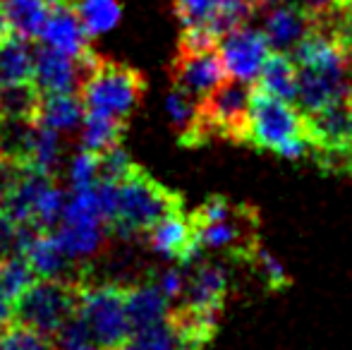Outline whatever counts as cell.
I'll use <instances>...</instances> for the list:
<instances>
[{
	"label": "cell",
	"instance_id": "6da1fadb",
	"mask_svg": "<svg viewBox=\"0 0 352 350\" xmlns=\"http://www.w3.org/2000/svg\"><path fill=\"white\" fill-rule=\"evenodd\" d=\"M250 144L259 151H274L285 159H311L314 142L307 118L295 103L266 94L254 85L250 108Z\"/></svg>",
	"mask_w": 352,
	"mask_h": 350
},
{
	"label": "cell",
	"instance_id": "7a4b0ae2",
	"mask_svg": "<svg viewBox=\"0 0 352 350\" xmlns=\"http://www.w3.org/2000/svg\"><path fill=\"white\" fill-rule=\"evenodd\" d=\"M120 187V219L113 226V235L122 243L140 238L153 223L173 214H182L185 199L180 192L168 190L166 185L146 173L140 164L118 182Z\"/></svg>",
	"mask_w": 352,
	"mask_h": 350
},
{
	"label": "cell",
	"instance_id": "3957f363",
	"mask_svg": "<svg viewBox=\"0 0 352 350\" xmlns=\"http://www.w3.org/2000/svg\"><path fill=\"white\" fill-rule=\"evenodd\" d=\"M146 94V77L135 65L98 53L87 80L79 87V96L87 113H101L130 122Z\"/></svg>",
	"mask_w": 352,
	"mask_h": 350
},
{
	"label": "cell",
	"instance_id": "277c9868",
	"mask_svg": "<svg viewBox=\"0 0 352 350\" xmlns=\"http://www.w3.org/2000/svg\"><path fill=\"white\" fill-rule=\"evenodd\" d=\"M127 288L116 281H94L87 274L79 281V314L87 319L91 336L101 350H122L132 336L127 317Z\"/></svg>",
	"mask_w": 352,
	"mask_h": 350
},
{
	"label": "cell",
	"instance_id": "5b68a950",
	"mask_svg": "<svg viewBox=\"0 0 352 350\" xmlns=\"http://www.w3.org/2000/svg\"><path fill=\"white\" fill-rule=\"evenodd\" d=\"M79 309V281L36 278L14 300V322L56 341L65 322Z\"/></svg>",
	"mask_w": 352,
	"mask_h": 350
},
{
	"label": "cell",
	"instance_id": "8992f818",
	"mask_svg": "<svg viewBox=\"0 0 352 350\" xmlns=\"http://www.w3.org/2000/svg\"><path fill=\"white\" fill-rule=\"evenodd\" d=\"M221 312L180 305L168 319L142 331H132L122 350H204L216 336Z\"/></svg>",
	"mask_w": 352,
	"mask_h": 350
},
{
	"label": "cell",
	"instance_id": "52a82bcc",
	"mask_svg": "<svg viewBox=\"0 0 352 350\" xmlns=\"http://www.w3.org/2000/svg\"><path fill=\"white\" fill-rule=\"evenodd\" d=\"M252 82L226 77L209 96L201 98V113L211 135L232 144H250Z\"/></svg>",
	"mask_w": 352,
	"mask_h": 350
},
{
	"label": "cell",
	"instance_id": "ba28073f",
	"mask_svg": "<svg viewBox=\"0 0 352 350\" xmlns=\"http://www.w3.org/2000/svg\"><path fill=\"white\" fill-rule=\"evenodd\" d=\"M218 51H221L228 77H235V80L252 82V85H254L261 67H264L266 58L271 56L274 48H271L266 32L240 27V29L228 32L226 36H221Z\"/></svg>",
	"mask_w": 352,
	"mask_h": 350
},
{
	"label": "cell",
	"instance_id": "9c48e42d",
	"mask_svg": "<svg viewBox=\"0 0 352 350\" xmlns=\"http://www.w3.org/2000/svg\"><path fill=\"white\" fill-rule=\"evenodd\" d=\"M170 87L190 94L195 98H204L228 77L223 65L221 51H204V53H185L175 51V58L168 65Z\"/></svg>",
	"mask_w": 352,
	"mask_h": 350
},
{
	"label": "cell",
	"instance_id": "30bf717a",
	"mask_svg": "<svg viewBox=\"0 0 352 350\" xmlns=\"http://www.w3.org/2000/svg\"><path fill=\"white\" fill-rule=\"evenodd\" d=\"M41 41L63 51L74 61L94 51L91 36L84 29L72 0H51V17H48L46 29L41 34Z\"/></svg>",
	"mask_w": 352,
	"mask_h": 350
},
{
	"label": "cell",
	"instance_id": "8fae6325",
	"mask_svg": "<svg viewBox=\"0 0 352 350\" xmlns=\"http://www.w3.org/2000/svg\"><path fill=\"white\" fill-rule=\"evenodd\" d=\"M34 82L43 94H79L82 67H79V61L36 39L34 41Z\"/></svg>",
	"mask_w": 352,
	"mask_h": 350
},
{
	"label": "cell",
	"instance_id": "7c38bea8",
	"mask_svg": "<svg viewBox=\"0 0 352 350\" xmlns=\"http://www.w3.org/2000/svg\"><path fill=\"white\" fill-rule=\"evenodd\" d=\"M316 22V10L307 3H280L266 12L264 32L274 51L290 53L309 34Z\"/></svg>",
	"mask_w": 352,
	"mask_h": 350
},
{
	"label": "cell",
	"instance_id": "4fadbf2b",
	"mask_svg": "<svg viewBox=\"0 0 352 350\" xmlns=\"http://www.w3.org/2000/svg\"><path fill=\"white\" fill-rule=\"evenodd\" d=\"M305 118L314 149H352V94Z\"/></svg>",
	"mask_w": 352,
	"mask_h": 350
},
{
	"label": "cell",
	"instance_id": "5bb4252c",
	"mask_svg": "<svg viewBox=\"0 0 352 350\" xmlns=\"http://www.w3.org/2000/svg\"><path fill=\"white\" fill-rule=\"evenodd\" d=\"M166 111L180 146L197 149V146H204L213 140L209 125L204 120V113H201L199 98L170 87V91L166 96Z\"/></svg>",
	"mask_w": 352,
	"mask_h": 350
},
{
	"label": "cell",
	"instance_id": "9a60e30c",
	"mask_svg": "<svg viewBox=\"0 0 352 350\" xmlns=\"http://www.w3.org/2000/svg\"><path fill=\"white\" fill-rule=\"evenodd\" d=\"M228 295V271L218 262H199L187 278L185 303L187 307L223 312Z\"/></svg>",
	"mask_w": 352,
	"mask_h": 350
},
{
	"label": "cell",
	"instance_id": "2e32d148",
	"mask_svg": "<svg viewBox=\"0 0 352 350\" xmlns=\"http://www.w3.org/2000/svg\"><path fill=\"white\" fill-rule=\"evenodd\" d=\"M170 314V298L158 288L156 281H137L127 288V317L132 331H142L163 322Z\"/></svg>",
	"mask_w": 352,
	"mask_h": 350
},
{
	"label": "cell",
	"instance_id": "e0dca14e",
	"mask_svg": "<svg viewBox=\"0 0 352 350\" xmlns=\"http://www.w3.org/2000/svg\"><path fill=\"white\" fill-rule=\"evenodd\" d=\"M111 226L108 223H65L63 221L56 228V238L67 252V257L77 264L98 257L106 250L111 238Z\"/></svg>",
	"mask_w": 352,
	"mask_h": 350
},
{
	"label": "cell",
	"instance_id": "ac0fdd59",
	"mask_svg": "<svg viewBox=\"0 0 352 350\" xmlns=\"http://www.w3.org/2000/svg\"><path fill=\"white\" fill-rule=\"evenodd\" d=\"M254 85L264 89L266 94H271V96L280 98V101L297 103V94H300V67L292 61L290 53L271 51V56L266 58Z\"/></svg>",
	"mask_w": 352,
	"mask_h": 350
},
{
	"label": "cell",
	"instance_id": "d6986e66",
	"mask_svg": "<svg viewBox=\"0 0 352 350\" xmlns=\"http://www.w3.org/2000/svg\"><path fill=\"white\" fill-rule=\"evenodd\" d=\"M53 185V177L43 171H38L36 166H29L24 171V175L19 177V182L8 192L5 197V214L10 219H14L17 223L32 221L36 214V204L41 199V195Z\"/></svg>",
	"mask_w": 352,
	"mask_h": 350
},
{
	"label": "cell",
	"instance_id": "ffe728a7",
	"mask_svg": "<svg viewBox=\"0 0 352 350\" xmlns=\"http://www.w3.org/2000/svg\"><path fill=\"white\" fill-rule=\"evenodd\" d=\"M38 122L27 118L0 116V159L32 166Z\"/></svg>",
	"mask_w": 352,
	"mask_h": 350
},
{
	"label": "cell",
	"instance_id": "44dd1931",
	"mask_svg": "<svg viewBox=\"0 0 352 350\" xmlns=\"http://www.w3.org/2000/svg\"><path fill=\"white\" fill-rule=\"evenodd\" d=\"M84 116H87V108H84V101L77 91L43 94L41 116H38L41 125L60 130L65 135V132H74L77 127H82Z\"/></svg>",
	"mask_w": 352,
	"mask_h": 350
},
{
	"label": "cell",
	"instance_id": "7402d4cb",
	"mask_svg": "<svg viewBox=\"0 0 352 350\" xmlns=\"http://www.w3.org/2000/svg\"><path fill=\"white\" fill-rule=\"evenodd\" d=\"M3 10L14 34L36 41L51 17V0H3Z\"/></svg>",
	"mask_w": 352,
	"mask_h": 350
},
{
	"label": "cell",
	"instance_id": "603a6c76",
	"mask_svg": "<svg viewBox=\"0 0 352 350\" xmlns=\"http://www.w3.org/2000/svg\"><path fill=\"white\" fill-rule=\"evenodd\" d=\"M43 91L34 80L29 82H0V116L36 120L41 116Z\"/></svg>",
	"mask_w": 352,
	"mask_h": 350
},
{
	"label": "cell",
	"instance_id": "cb8c5ba5",
	"mask_svg": "<svg viewBox=\"0 0 352 350\" xmlns=\"http://www.w3.org/2000/svg\"><path fill=\"white\" fill-rule=\"evenodd\" d=\"M34 80V43L12 34L0 41V82Z\"/></svg>",
	"mask_w": 352,
	"mask_h": 350
},
{
	"label": "cell",
	"instance_id": "d4e9b609",
	"mask_svg": "<svg viewBox=\"0 0 352 350\" xmlns=\"http://www.w3.org/2000/svg\"><path fill=\"white\" fill-rule=\"evenodd\" d=\"M82 149L101 151L111 149L116 144H122V137L127 130V120L113 116H101V113H87L82 122Z\"/></svg>",
	"mask_w": 352,
	"mask_h": 350
},
{
	"label": "cell",
	"instance_id": "484cf974",
	"mask_svg": "<svg viewBox=\"0 0 352 350\" xmlns=\"http://www.w3.org/2000/svg\"><path fill=\"white\" fill-rule=\"evenodd\" d=\"M72 3L91 39L116 29L122 17V5L118 0H72Z\"/></svg>",
	"mask_w": 352,
	"mask_h": 350
},
{
	"label": "cell",
	"instance_id": "4316f807",
	"mask_svg": "<svg viewBox=\"0 0 352 350\" xmlns=\"http://www.w3.org/2000/svg\"><path fill=\"white\" fill-rule=\"evenodd\" d=\"M63 154H65V146H63V132L38 122L36 146H34L32 166H36L38 171H43V173H48L53 180H56L63 171Z\"/></svg>",
	"mask_w": 352,
	"mask_h": 350
},
{
	"label": "cell",
	"instance_id": "83f0119b",
	"mask_svg": "<svg viewBox=\"0 0 352 350\" xmlns=\"http://www.w3.org/2000/svg\"><path fill=\"white\" fill-rule=\"evenodd\" d=\"M36 278V271L32 269V264H29V259L24 254H12L10 259L0 262V295L12 300V303Z\"/></svg>",
	"mask_w": 352,
	"mask_h": 350
},
{
	"label": "cell",
	"instance_id": "f1b7e54d",
	"mask_svg": "<svg viewBox=\"0 0 352 350\" xmlns=\"http://www.w3.org/2000/svg\"><path fill=\"white\" fill-rule=\"evenodd\" d=\"M247 264H250L252 269L259 274V278L264 281V285L269 290H274V293L285 290V288H290V285H292V278H290V274L285 271V266H283L278 259H276L274 254L264 248V245H259V248L254 250V254H252V259Z\"/></svg>",
	"mask_w": 352,
	"mask_h": 350
},
{
	"label": "cell",
	"instance_id": "f546056e",
	"mask_svg": "<svg viewBox=\"0 0 352 350\" xmlns=\"http://www.w3.org/2000/svg\"><path fill=\"white\" fill-rule=\"evenodd\" d=\"M0 350H56V341L24 324L12 322L0 331Z\"/></svg>",
	"mask_w": 352,
	"mask_h": 350
},
{
	"label": "cell",
	"instance_id": "4dcf8cb0",
	"mask_svg": "<svg viewBox=\"0 0 352 350\" xmlns=\"http://www.w3.org/2000/svg\"><path fill=\"white\" fill-rule=\"evenodd\" d=\"M67 201H70V199H65L63 190H58L56 185H51L41 195V199H38L36 214H34V219L38 221V226H41L43 230L53 233V228H58V226L63 223V219H65Z\"/></svg>",
	"mask_w": 352,
	"mask_h": 350
},
{
	"label": "cell",
	"instance_id": "1f68e13d",
	"mask_svg": "<svg viewBox=\"0 0 352 350\" xmlns=\"http://www.w3.org/2000/svg\"><path fill=\"white\" fill-rule=\"evenodd\" d=\"M235 209L237 204H232L228 197L223 195H211L192 211V223L195 228H206V226H213V223H221V221H228L235 216Z\"/></svg>",
	"mask_w": 352,
	"mask_h": 350
},
{
	"label": "cell",
	"instance_id": "d6a6232c",
	"mask_svg": "<svg viewBox=\"0 0 352 350\" xmlns=\"http://www.w3.org/2000/svg\"><path fill=\"white\" fill-rule=\"evenodd\" d=\"M218 43H221V36L213 32V27L209 22L190 24V27H185L180 32V39H177V51H185V53L216 51Z\"/></svg>",
	"mask_w": 352,
	"mask_h": 350
},
{
	"label": "cell",
	"instance_id": "836d02e7",
	"mask_svg": "<svg viewBox=\"0 0 352 350\" xmlns=\"http://www.w3.org/2000/svg\"><path fill=\"white\" fill-rule=\"evenodd\" d=\"M98 156H101V161H98V177H101V180L120 182L122 177L132 171V166H135L132 156L127 154L122 144L111 146V149L101 151Z\"/></svg>",
	"mask_w": 352,
	"mask_h": 350
},
{
	"label": "cell",
	"instance_id": "e575fe53",
	"mask_svg": "<svg viewBox=\"0 0 352 350\" xmlns=\"http://www.w3.org/2000/svg\"><path fill=\"white\" fill-rule=\"evenodd\" d=\"M170 5L182 27L211 22V17L218 10V0H170Z\"/></svg>",
	"mask_w": 352,
	"mask_h": 350
},
{
	"label": "cell",
	"instance_id": "d590c367",
	"mask_svg": "<svg viewBox=\"0 0 352 350\" xmlns=\"http://www.w3.org/2000/svg\"><path fill=\"white\" fill-rule=\"evenodd\" d=\"M98 161L101 156L96 151L82 149L77 151V156L72 159L70 166V182L72 190H82V187H91L98 180Z\"/></svg>",
	"mask_w": 352,
	"mask_h": 350
},
{
	"label": "cell",
	"instance_id": "8d00e7d4",
	"mask_svg": "<svg viewBox=\"0 0 352 350\" xmlns=\"http://www.w3.org/2000/svg\"><path fill=\"white\" fill-rule=\"evenodd\" d=\"M17 252V221L0 211V262L10 259Z\"/></svg>",
	"mask_w": 352,
	"mask_h": 350
},
{
	"label": "cell",
	"instance_id": "74e56055",
	"mask_svg": "<svg viewBox=\"0 0 352 350\" xmlns=\"http://www.w3.org/2000/svg\"><path fill=\"white\" fill-rule=\"evenodd\" d=\"M156 283H158V288H161L170 300L180 298V295L185 293V288H187L185 274H182L180 269H173V266H170V269H163L161 274H158Z\"/></svg>",
	"mask_w": 352,
	"mask_h": 350
},
{
	"label": "cell",
	"instance_id": "f35d334b",
	"mask_svg": "<svg viewBox=\"0 0 352 350\" xmlns=\"http://www.w3.org/2000/svg\"><path fill=\"white\" fill-rule=\"evenodd\" d=\"M14 322V303L0 295V331Z\"/></svg>",
	"mask_w": 352,
	"mask_h": 350
},
{
	"label": "cell",
	"instance_id": "ab89813d",
	"mask_svg": "<svg viewBox=\"0 0 352 350\" xmlns=\"http://www.w3.org/2000/svg\"><path fill=\"white\" fill-rule=\"evenodd\" d=\"M12 24H10V19H8V14H5V10H3V3H0V41H5L8 36H12Z\"/></svg>",
	"mask_w": 352,
	"mask_h": 350
},
{
	"label": "cell",
	"instance_id": "60d3db41",
	"mask_svg": "<svg viewBox=\"0 0 352 350\" xmlns=\"http://www.w3.org/2000/svg\"><path fill=\"white\" fill-rule=\"evenodd\" d=\"M309 8H314V10H324V8H331L333 5V0H305Z\"/></svg>",
	"mask_w": 352,
	"mask_h": 350
},
{
	"label": "cell",
	"instance_id": "b9f144b4",
	"mask_svg": "<svg viewBox=\"0 0 352 350\" xmlns=\"http://www.w3.org/2000/svg\"><path fill=\"white\" fill-rule=\"evenodd\" d=\"M336 8H352V0H333Z\"/></svg>",
	"mask_w": 352,
	"mask_h": 350
},
{
	"label": "cell",
	"instance_id": "7bdbcfd3",
	"mask_svg": "<svg viewBox=\"0 0 352 350\" xmlns=\"http://www.w3.org/2000/svg\"><path fill=\"white\" fill-rule=\"evenodd\" d=\"M3 209H5V192L0 190V211H3Z\"/></svg>",
	"mask_w": 352,
	"mask_h": 350
},
{
	"label": "cell",
	"instance_id": "ee69618b",
	"mask_svg": "<svg viewBox=\"0 0 352 350\" xmlns=\"http://www.w3.org/2000/svg\"><path fill=\"white\" fill-rule=\"evenodd\" d=\"M0 3H3V0H0Z\"/></svg>",
	"mask_w": 352,
	"mask_h": 350
}]
</instances>
